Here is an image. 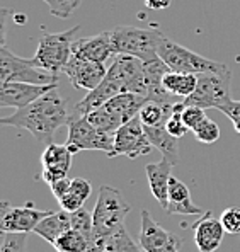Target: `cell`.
Instances as JSON below:
<instances>
[{
	"mask_svg": "<svg viewBox=\"0 0 240 252\" xmlns=\"http://www.w3.org/2000/svg\"><path fill=\"white\" fill-rule=\"evenodd\" d=\"M70 114L72 113H68L66 101L58 94L57 89H53L32 104L17 109L10 116L0 118V123L28 129L39 145L48 147L53 143L57 129L68 123Z\"/></svg>",
	"mask_w": 240,
	"mask_h": 252,
	"instance_id": "obj_1",
	"label": "cell"
},
{
	"mask_svg": "<svg viewBox=\"0 0 240 252\" xmlns=\"http://www.w3.org/2000/svg\"><path fill=\"white\" fill-rule=\"evenodd\" d=\"M114 55H130L142 62L158 58V46L165 38L158 29H145L136 26H116L109 31Z\"/></svg>",
	"mask_w": 240,
	"mask_h": 252,
	"instance_id": "obj_2",
	"label": "cell"
},
{
	"mask_svg": "<svg viewBox=\"0 0 240 252\" xmlns=\"http://www.w3.org/2000/svg\"><path fill=\"white\" fill-rule=\"evenodd\" d=\"M130 210V203L123 198L120 189L113 186H101L94 211H92L95 235L108 237L118 228L124 227V220H126Z\"/></svg>",
	"mask_w": 240,
	"mask_h": 252,
	"instance_id": "obj_3",
	"label": "cell"
},
{
	"mask_svg": "<svg viewBox=\"0 0 240 252\" xmlns=\"http://www.w3.org/2000/svg\"><path fill=\"white\" fill-rule=\"evenodd\" d=\"M232 101V72L228 68L225 72L199 73L196 91L184 99V104L223 111Z\"/></svg>",
	"mask_w": 240,
	"mask_h": 252,
	"instance_id": "obj_4",
	"label": "cell"
},
{
	"mask_svg": "<svg viewBox=\"0 0 240 252\" xmlns=\"http://www.w3.org/2000/svg\"><path fill=\"white\" fill-rule=\"evenodd\" d=\"M80 29V24L73 26L68 31L61 32H44L39 39L38 50H36L32 60L38 66L53 72L57 75L63 73L65 66L72 58V46L75 41V34Z\"/></svg>",
	"mask_w": 240,
	"mask_h": 252,
	"instance_id": "obj_5",
	"label": "cell"
},
{
	"mask_svg": "<svg viewBox=\"0 0 240 252\" xmlns=\"http://www.w3.org/2000/svg\"><path fill=\"white\" fill-rule=\"evenodd\" d=\"M158 57L167 63L169 68L174 70V72L199 75V73H215L228 70V66L225 63L201 57V55L180 46L179 43L169 39L167 36L162 39L160 46H158Z\"/></svg>",
	"mask_w": 240,
	"mask_h": 252,
	"instance_id": "obj_6",
	"label": "cell"
},
{
	"mask_svg": "<svg viewBox=\"0 0 240 252\" xmlns=\"http://www.w3.org/2000/svg\"><path fill=\"white\" fill-rule=\"evenodd\" d=\"M22 82L32 85H57L58 75L41 68L34 60L21 58L5 46L0 50V84Z\"/></svg>",
	"mask_w": 240,
	"mask_h": 252,
	"instance_id": "obj_7",
	"label": "cell"
},
{
	"mask_svg": "<svg viewBox=\"0 0 240 252\" xmlns=\"http://www.w3.org/2000/svg\"><path fill=\"white\" fill-rule=\"evenodd\" d=\"M68 138H66V145L73 154L80 150H101L106 155L113 154L114 148V135L104 133L97 129L87 116H75L70 114L68 120Z\"/></svg>",
	"mask_w": 240,
	"mask_h": 252,
	"instance_id": "obj_8",
	"label": "cell"
},
{
	"mask_svg": "<svg viewBox=\"0 0 240 252\" xmlns=\"http://www.w3.org/2000/svg\"><path fill=\"white\" fill-rule=\"evenodd\" d=\"M55 210H39L32 203L14 206L3 201L0 205V232L3 233H29L34 232L38 223Z\"/></svg>",
	"mask_w": 240,
	"mask_h": 252,
	"instance_id": "obj_9",
	"label": "cell"
},
{
	"mask_svg": "<svg viewBox=\"0 0 240 252\" xmlns=\"http://www.w3.org/2000/svg\"><path fill=\"white\" fill-rule=\"evenodd\" d=\"M140 217H142V228L138 235L140 249H143V252H179L182 246L180 237L165 230L147 208L140 211Z\"/></svg>",
	"mask_w": 240,
	"mask_h": 252,
	"instance_id": "obj_10",
	"label": "cell"
},
{
	"mask_svg": "<svg viewBox=\"0 0 240 252\" xmlns=\"http://www.w3.org/2000/svg\"><path fill=\"white\" fill-rule=\"evenodd\" d=\"M150 150H152V143H150L149 136H147L143 123L136 116L128 123H124L114 133V148L109 158L120 157V155L138 158L143 157V155H149Z\"/></svg>",
	"mask_w": 240,
	"mask_h": 252,
	"instance_id": "obj_11",
	"label": "cell"
},
{
	"mask_svg": "<svg viewBox=\"0 0 240 252\" xmlns=\"http://www.w3.org/2000/svg\"><path fill=\"white\" fill-rule=\"evenodd\" d=\"M108 77L114 79L124 92L147 95L145 63L130 55H114L113 63L108 68Z\"/></svg>",
	"mask_w": 240,
	"mask_h": 252,
	"instance_id": "obj_12",
	"label": "cell"
},
{
	"mask_svg": "<svg viewBox=\"0 0 240 252\" xmlns=\"http://www.w3.org/2000/svg\"><path fill=\"white\" fill-rule=\"evenodd\" d=\"M63 73L68 77L70 84L75 89H79V91H92L106 79L108 66H106V63L72 57L68 65L65 66Z\"/></svg>",
	"mask_w": 240,
	"mask_h": 252,
	"instance_id": "obj_13",
	"label": "cell"
},
{
	"mask_svg": "<svg viewBox=\"0 0 240 252\" xmlns=\"http://www.w3.org/2000/svg\"><path fill=\"white\" fill-rule=\"evenodd\" d=\"M57 87L58 85H32L22 82L0 84V107L22 109Z\"/></svg>",
	"mask_w": 240,
	"mask_h": 252,
	"instance_id": "obj_14",
	"label": "cell"
},
{
	"mask_svg": "<svg viewBox=\"0 0 240 252\" xmlns=\"http://www.w3.org/2000/svg\"><path fill=\"white\" fill-rule=\"evenodd\" d=\"M73 155L75 154L70 150L66 143H63V145H60V143H51V145L44 147V150L41 154V165H43L41 179L44 183L51 184V183H55V181L68 177Z\"/></svg>",
	"mask_w": 240,
	"mask_h": 252,
	"instance_id": "obj_15",
	"label": "cell"
},
{
	"mask_svg": "<svg viewBox=\"0 0 240 252\" xmlns=\"http://www.w3.org/2000/svg\"><path fill=\"white\" fill-rule=\"evenodd\" d=\"M72 57L99 63H106L109 58H114L109 31L75 39L72 46Z\"/></svg>",
	"mask_w": 240,
	"mask_h": 252,
	"instance_id": "obj_16",
	"label": "cell"
},
{
	"mask_svg": "<svg viewBox=\"0 0 240 252\" xmlns=\"http://www.w3.org/2000/svg\"><path fill=\"white\" fill-rule=\"evenodd\" d=\"M194 230V244L199 252H215L223 242L225 228L218 218L211 215V211H206L201 218L193 225Z\"/></svg>",
	"mask_w": 240,
	"mask_h": 252,
	"instance_id": "obj_17",
	"label": "cell"
},
{
	"mask_svg": "<svg viewBox=\"0 0 240 252\" xmlns=\"http://www.w3.org/2000/svg\"><path fill=\"white\" fill-rule=\"evenodd\" d=\"M172 169H174V164H171L164 157L162 160L149 164L145 167L150 191L162 208H167L169 205V184L172 179Z\"/></svg>",
	"mask_w": 240,
	"mask_h": 252,
	"instance_id": "obj_18",
	"label": "cell"
},
{
	"mask_svg": "<svg viewBox=\"0 0 240 252\" xmlns=\"http://www.w3.org/2000/svg\"><path fill=\"white\" fill-rule=\"evenodd\" d=\"M171 215H205L206 211L201 206L194 205L191 199V192L182 181L172 177L169 184V205L167 208Z\"/></svg>",
	"mask_w": 240,
	"mask_h": 252,
	"instance_id": "obj_19",
	"label": "cell"
},
{
	"mask_svg": "<svg viewBox=\"0 0 240 252\" xmlns=\"http://www.w3.org/2000/svg\"><path fill=\"white\" fill-rule=\"evenodd\" d=\"M149 101L147 95L143 94H135V92H123V94L113 97L108 104H104L111 113H114L118 118H121L123 123H128L133 118H136L142 111V107L145 106V102Z\"/></svg>",
	"mask_w": 240,
	"mask_h": 252,
	"instance_id": "obj_20",
	"label": "cell"
},
{
	"mask_svg": "<svg viewBox=\"0 0 240 252\" xmlns=\"http://www.w3.org/2000/svg\"><path fill=\"white\" fill-rule=\"evenodd\" d=\"M72 228V220H70V213L65 210L53 211L51 215H48L46 218H43L38 223V227L34 228V233H38L41 239L46 242H50L53 246L65 232H68Z\"/></svg>",
	"mask_w": 240,
	"mask_h": 252,
	"instance_id": "obj_21",
	"label": "cell"
},
{
	"mask_svg": "<svg viewBox=\"0 0 240 252\" xmlns=\"http://www.w3.org/2000/svg\"><path fill=\"white\" fill-rule=\"evenodd\" d=\"M145 133L149 136L152 147L158 148L162 152V157L167 158L171 164H179V147H177V138L165 129V123L158 126H143Z\"/></svg>",
	"mask_w": 240,
	"mask_h": 252,
	"instance_id": "obj_22",
	"label": "cell"
},
{
	"mask_svg": "<svg viewBox=\"0 0 240 252\" xmlns=\"http://www.w3.org/2000/svg\"><path fill=\"white\" fill-rule=\"evenodd\" d=\"M143 249H138L135 240L128 233L126 227L118 228L114 233L108 237H97V246L95 252H142Z\"/></svg>",
	"mask_w": 240,
	"mask_h": 252,
	"instance_id": "obj_23",
	"label": "cell"
},
{
	"mask_svg": "<svg viewBox=\"0 0 240 252\" xmlns=\"http://www.w3.org/2000/svg\"><path fill=\"white\" fill-rule=\"evenodd\" d=\"M198 75L194 73H182V72H171L165 73L164 77V89L169 94L176 95L179 99H186L196 91Z\"/></svg>",
	"mask_w": 240,
	"mask_h": 252,
	"instance_id": "obj_24",
	"label": "cell"
},
{
	"mask_svg": "<svg viewBox=\"0 0 240 252\" xmlns=\"http://www.w3.org/2000/svg\"><path fill=\"white\" fill-rule=\"evenodd\" d=\"M95 246H97V235L90 239V237L73 230V228L65 232L53 244L57 252H95Z\"/></svg>",
	"mask_w": 240,
	"mask_h": 252,
	"instance_id": "obj_25",
	"label": "cell"
},
{
	"mask_svg": "<svg viewBox=\"0 0 240 252\" xmlns=\"http://www.w3.org/2000/svg\"><path fill=\"white\" fill-rule=\"evenodd\" d=\"M87 120L90 121L97 129H101V131H104V133H109V135H114V133L124 125L123 121H121V118H118L114 113H111L106 106L89 113Z\"/></svg>",
	"mask_w": 240,
	"mask_h": 252,
	"instance_id": "obj_26",
	"label": "cell"
},
{
	"mask_svg": "<svg viewBox=\"0 0 240 252\" xmlns=\"http://www.w3.org/2000/svg\"><path fill=\"white\" fill-rule=\"evenodd\" d=\"M172 107L174 106H162L158 102L153 101H147L145 106L142 107L138 118L143 123V126H158L164 125L169 120L172 113Z\"/></svg>",
	"mask_w": 240,
	"mask_h": 252,
	"instance_id": "obj_27",
	"label": "cell"
},
{
	"mask_svg": "<svg viewBox=\"0 0 240 252\" xmlns=\"http://www.w3.org/2000/svg\"><path fill=\"white\" fill-rule=\"evenodd\" d=\"M70 220H72V228H73V230L84 233V235L90 237V239H94V237H95L92 213H89V211L84 208V206L80 210L70 213Z\"/></svg>",
	"mask_w": 240,
	"mask_h": 252,
	"instance_id": "obj_28",
	"label": "cell"
},
{
	"mask_svg": "<svg viewBox=\"0 0 240 252\" xmlns=\"http://www.w3.org/2000/svg\"><path fill=\"white\" fill-rule=\"evenodd\" d=\"M193 133H194V136H196L198 142H201V143H215L216 140L220 138L218 125H216L213 120H210V118L203 120L201 123L193 129Z\"/></svg>",
	"mask_w": 240,
	"mask_h": 252,
	"instance_id": "obj_29",
	"label": "cell"
},
{
	"mask_svg": "<svg viewBox=\"0 0 240 252\" xmlns=\"http://www.w3.org/2000/svg\"><path fill=\"white\" fill-rule=\"evenodd\" d=\"M50 7L51 16L60 17V19H68L77 9H79L82 0H43Z\"/></svg>",
	"mask_w": 240,
	"mask_h": 252,
	"instance_id": "obj_30",
	"label": "cell"
},
{
	"mask_svg": "<svg viewBox=\"0 0 240 252\" xmlns=\"http://www.w3.org/2000/svg\"><path fill=\"white\" fill-rule=\"evenodd\" d=\"M28 233H3L0 240V252H26Z\"/></svg>",
	"mask_w": 240,
	"mask_h": 252,
	"instance_id": "obj_31",
	"label": "cell"
},
{
	"mask_svg": "<svg viewBox=\"0 0 240 252\" xmlns=\"http://www.w3.org/2000/svg\"><path fill=\"white\" fill-rule=\"evenodd\" d=\"M220 221L223 225L225 232L230 235H240V208L239 206H230L221 213Z\"/></svg>",
	"mask_w": 240,
	"mask_h": 252,
	"instance_id": "obj_32",
	"label": "cell"
},
{
	"mask_svg": "<svg viewBox=\"0 0 240 252\" xmlns=\"http://www.w3.org/2000/svg\"><path fill=\"white\" fill-rule=\"evenodd\" d=\"M182 121L184 125L187 126V128L193 131L196 126L201 123L203 120H206V114H205V109H201V107H196V106H184V111H182Z\"/></svg>",
	"mask_w": 240,
	"mask_h": 252,
	"instance_id": "obj_33",
	"label": "cell"
},
{
	"mask_svg": "<svg viewBox=\"0 0 240 252\" xmlns=\"http://www.w3.org/2000/svg\"><path fill=\"white\" fill-rule=\"evenodd\" d=\"M70 192L75 194L82 203H86L92 194V186L84 177H75V179L70 181Z\"/></svg>",
	"mask_w": 240,
	"mask_h": 252,
	"instance_id": "obj_34",
	"label": "cell"
},
{
	"mask_svg": "<svg viewBox=\"0 0 240 252\" xmlns=\"http://www.w3.org/2000/svg\"><path fill=\"white\" fill-rule=\"evenodd\" d=\"M58 205H60L61 210L68 211V213H73V211L82 208L84 203L80 201V199L77 198L75 194H72V192H70V189H68V191H66V194H63L60 199H58Z\"/></svg>",
	"mask_w": 240,
	"mask_h": 252,
	"instance_id": "obj_35",
	"label": "cell"
},
{
	"mask_svg": "<svg viewBox=\"0 0 240 252\" xmlns=\"http://www.w3.org/2000/svg\"><path fill=\"white\" fill-rule=\"evenodd\" d=\"M221 113L225 114V116L228 118V120L232 121V125H234L235 131L240 135V101H232L230 104L225 107Z\"/></svg>",
	"mask_w": 240,
	"mask_h": 252,
	"instance_id": "obj_36",
	"label": "cell"
},
{
	"mask_svg": "<svg viewBox=\"0 0 240 252\" xmlns=\"http://www.w3.org/2000/svg\"><path fill=\"white\" fill-rule=\"evenodd\" d=\"M70 181L72 179H68V177H65V179H60V181H55V183H51L50 184V188H51V192H53V196L57 198V201L61 198L63 194H66V191L70 189Z\"/></svg>",
	"mask_w": 240,
	"mask_h": 252,
	"instance_id": "obj_37",
	"label": "cell"
},
{
	"mask_svg": "<svg viewBox=\"0 0 240 252\" xmlns=\"http://www.w3.org/2000/svg\"><path fill=\"white\" fill-rule=\"evenodd\" d=\"M172 0H145V5L152 10H164L171 7Z\"/></svg>",
	"mask_w": 240,
	"mask_h": 252,
	"instance_id": "obj_38",
	"label": "cell"
},
{
	"mask_svg": "<svg viewBox=\"0 0 240 252\" xmlns=\"http://www.w3.org/2000/svg\"><path fill=\"white\" fill-rule=\"evenodd\" d=\"M10 16V10L9 9H5V7H3L2 10H0V22H2V24H0V29H2V48L5 46V34H7V17Z\"/></svg>",
	"mask_w": 240,
	"mask_h": 252,
	"instance_id": "obj_39",
	"label": "cell"
}]
</instances>
